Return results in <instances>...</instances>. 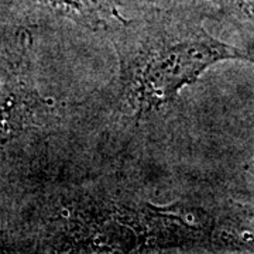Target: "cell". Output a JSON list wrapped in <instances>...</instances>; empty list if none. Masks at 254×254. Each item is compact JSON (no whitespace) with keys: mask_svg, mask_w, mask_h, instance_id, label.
I'll list each match as a JSON object with an SVG mask.
<instances>
[{"mask_svg":"<svg viewBox=\"0 0 254 254\" xmlns=\"http://www.w3.org/2000/svg\"><path fill=\"white\" fill-rule=\"evenodd\" d=\"M188 0H143L109 31L118 71L110 102L137 125L161 116L213 65L254 57L213 37Z\"/></svg>","mask_w":254,"mask_h":254,"instance_id":"obj_1","label":"cell"},{"mask_svg":"<svg viewBox=\"0 0 254 254\" xmlns=\"http://www.w3.org/2000/svg\"><path fill=\"white\" fill-rule=\"evenodd\" d=\"M33 247L51 253H144L206 249L210 212L190 202L158 205L126 192L81 188L46 198Z\"/></svg>","mask_w":254,"mask_h":254,"instance_id":"obj_2","label":"cell"},{"mask_svg":"<svg viewBox=\"0 0 254 254\" xmlns=\"http://www.w3.org/2000/svg\"><path fill=\"white\" fill-rule=\"evenodd\" d=\"M0 46V167L37 148L58 119L57 105L37 85L30 30Z\"/></svg>","mask_w":254,"mask_h":254,"instance_id":"obj_3","label":"cell"},{"mask_svg":"<svg viewBox=\"0 0 254 254\" xmlns=\"http://www.w3.org/2000/svg\"><path fill=\"white\" fill-rule=\"evenodd\" d=\"M143 0H0V16L20 27L71 24L106 31L126 18Z\"/></svg>","mask_w":254,"mask_h":254,"instance_id":"obj_4","label":"cell"},{"mask_svg":"<svg viewBox=\"0 0 254 254\" xmlns=\"http://www.w3.org/2000/svg\"><path fill=\"white\" fill-rule=\"evenodd\" d=\"M213 247L254 253V206L227 202L215 212Z\"/></svg>","mask_w":254,"mask_h":254,"instance_id":"obj_5","label":"cell"},{"mask_svg":"<svg viewBox=\"0 0 254 254\" xmlns=\"http://www.w3.org/2000/svg\"><path fill=\"white\" fill-rule=\"evenodd\" d=\"M203 17L223 18L254 33V0H188Z\"/></svg>","mask_w":254,"mask_h":254,"instance_id":"obj_6","label":"cell"},{"mask_svg":"<svg viewBox=\"0 0 254 254\" xmlns=\"http://www.w3.org/2000/svg\"><path fill=\"white\" fill-rule=\"evenodd\" d=\"M247 170L254 175V158L250 161V163H249V165H247Z\"/></svg>","mask_w":254,"mask_h":254,"instance_id":"obj_7","label":"cell"}]
</instances>
